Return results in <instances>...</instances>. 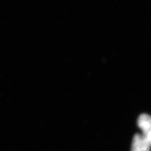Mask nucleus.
Wrapping results in <instances>:
<instances>
[{
  "label": "nucleus",
  "instance_id": "f257e3e1",
  "mask_svg": "<svg viewBox=\"0 0 151 151\" xmlns=\"http://www.w3.org/2000/svg\"><path fill=\"white\" fill-rule=\"evenodd\" d=\"M137 125L151 145V116L145 113L141 114L137 119Z\"/></svg>",
  "mask_w": 151,
  "mask_h": 151
},
{
  "label": "nucleus",
  "instance_id": "f03ea898",
  "mask_svg": "<svg viewBox=\"0 0 151 151\" xmlns=\"http://www.w3.org/2000/svg\"><path fill=\"white\" fill-rule=\"evenodd\" d=\"M151 145L142 134H136L132 140L131 151H150Z\"/></svg>",
  "mask_w": 151,
  "mask_h": 151
}]
</instances>
